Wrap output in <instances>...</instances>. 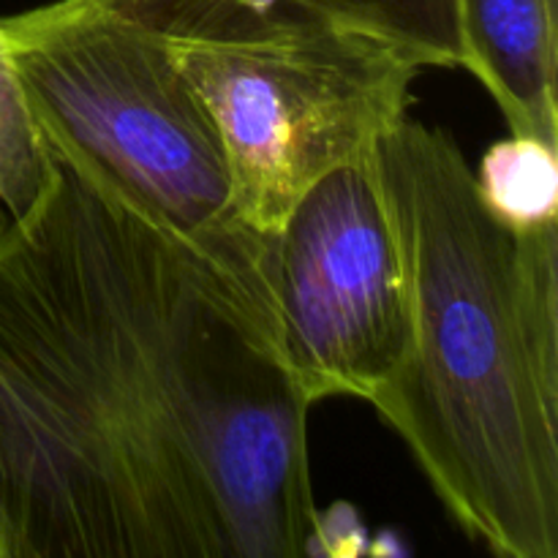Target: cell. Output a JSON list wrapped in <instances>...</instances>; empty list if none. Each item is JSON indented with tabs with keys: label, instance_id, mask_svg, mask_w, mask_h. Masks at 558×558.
<instances>
[{
	"label": "cell",
	"instance_id": "cell-1",
	"mask_svg": "<svg viewBox=\"0 0 558 558\" xmlns=\"http://www.w3.org/2000/svg\"><path fill=\"white\" fill-rule=\"evenodd\" d=\"M41 145L0 223V558L319 554L270 238H185Z\"/></svg>",
	"mask_w": 558,
	"mask_h": 558
},
{
	"label": "cell",
	"instance_id": "cell-8",
	"mask_svg": "<svg viewBox=\"0 0 558 558\" xmlns=\"http://www.w3.org/2000/svg\"><path fill=\"white\" fill-rule=\"evenodd\" d=\"M483 199L501 221L521 229L558 223V147L510 134L485 150L474 169Z\"/></svg>",
	"mask_w": 558,
	"mask_h": 558
},
{
	"label": "cell",
	"instance_id": "cell-2",
	"mask_svg": "<svg viewBox=\"0 0 558 558\" xmlns=\"http://www.w3.org/2000/svg\"><path fill=\"white\" fill-rule=\"evenodd\" d=\"M368 161L412 308L371 407L469 537L558 558V223L501 221L456 136L409 112Z\"/></svg>",
	"mask_w": 558,
	"mask_h": 558
},
{
	"label": "cell",
	"instance_id": "cell-7",
	"mask_svg": "<svg viewBox=\"0 0 558 558\" xmlns=\"http://www.w3.org/2000/svg\"><path fill=\"white\" fill-rule=\"evenodd\" d=\"M463 69L499 104L510 134L558 147V0H458Z\"/></svg>",
	"mask_w": 558,
	"mask_h": 558
},
{
	"label": "cell",
	"instance_id": "cell-6",
	"mask_svg": "<svg viewBox=\"0 0 558 558\" xmlns=\"http://www.w3.org/2000/svg\"><path fill=\"white\" fill-rule=\"evenodd\" d=\"M161 38H240L332 25L381 38L423 69H463L458 0H98Z\"/></svg>",
	"mask_w": 558,
	"mask_h": 558
},
{
	"label": "cell",
	"instance_id": "cell-3",
	"mask_svg": "<svg viewBox=\"0 0 558 558\" xmlns=\"http://www.w3.org/2000/svg\"><path fill=\"white\" fill-rule=\"evenodd\" d=\"M0 36L38 134L185 238H254L216 120L161 36L98 0L3 16Z\"/></svg>",
	"mask_w": 558,
	"mask_h": 558
},
{
	"label": "cell",
	"instance_id": "cell-9",
	"mask_svg": "<svg viewBox=\"0 0 558 558\" xmlns=\"http://www.w3.org/2000/svg\"><path fill=\"white\" fill-rule=\"evenodd\" d=\"M44 180L47 150L27 112L0 36V202L9 216H20L36 202Z\"/></svg>",
	"mask_w": 558,
	"mask_h": 558
},
{
	"label": "cell",
	"instance_id": "cell-4",
	"mask_svg": "<svg viewBox=\"0 0 558 558\" xmlns=\"http://www.w3.org/2000/svg\"><path fill=\"white\" fill-rule=\"evenodd\" d=\"M163 41L216 120L234 213L262 238L316 180L368 156L425 71L381 38L332 25Z\"/></svg>",
	"mask_w": 558,
	"mask_h": 558
},
{
	"label": "cell",
	"instance_id": "cell-5",
	"mask_svg": "<svg viewBox=\"0 0 558 558\" xmlns=\"http://www.w3.org/2000/svg\"><path fill=\"white\" fill-rule=\"evenodd\" d=\"M371 153V150H368ZM289 371L311 403L374 401L403 365L412 308L368 156L316 180L267 240Z\"/></svg>",
	"mask_w": 558,
	"mask_h": 558
}]
</instances>
